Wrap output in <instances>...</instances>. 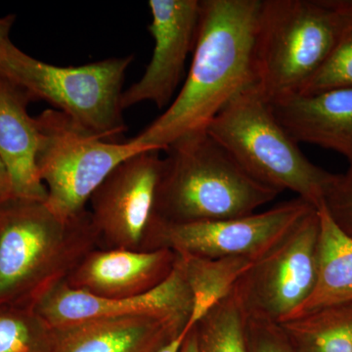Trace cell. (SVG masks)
Wrapping results in <instances>:
<instances>
[{
	"label": "cell",
	"instance_id": "30bf717a",
	"mask_svg": "<svg viewBox=\"0 0 352 352\" xmlns=\"http://www.w3.org/2000/svg\"><path fill=\"white\" fill-rule=\"evenodd\" d=\"M163 157L146 150L120 164L90 196L99 249L140 251L150 220Z\"/></svg>",
	"mask_w": 352,
	"mask_h": 352
},
{
	"label": "cell",
	"instance_id": "ffe728a7",
	"mask_svg": "<svg viewBox=\"0 0 352 352\" xmlns=\"http://www.w3.org/2000/svg\"><path fill=\"white\" fill-rule=\"evenodd\" d=\"M54 329L30 305L0 307V352H53Z\"/></svg>",
	"mask_w": 352,
	"mask_h": 352
},
{
	"label": "cell",
	"instance_id": "83f0119b",
	"mask_svg": "<svg viewBox=\"0 0 352 352\" xmlns=\"http://www.w3.org/2000/svg\"><path fill=\"white\" fill-rule=\"evenodd\" d=\"M189 331L190 330H186V329H185V330L183 331L177 338L171 340V342L166 344V346L162 347V349L157 352H180L183 342H184L185 338H186L187 333H188Z\"/></svg>",
	"mask_w": 352,
	"mask_h": 352
},
{
	"label": "cell",
	"instance_id": "4fadbf2b",
	"mask_svg": "<svg viewBox=\"0 0 352 352\" xmlns=\"http://www.w3.org/2000/svg\"><path fill=\"white\" fill-rule=\"evenodd\" d=\"M177 258L175 252L166 249H95L88 252L64 283L99 298H133L166 281Z\"/></svg>",
	"mask_w": 352,
	"mask_h": 352
},
{
	"label": "cell",
	"instance_id": "5b68a950",
	"mask_svg": "<svg viewBox=\"0 0 352 352\" xmlns=\"http://www.w3.org/2000/svg\"><path fill=\"white\" fill-rule=\"evenodd\" d=\"M207 131L256 182L279 193L289 190L315 208L323 203L333 173L305 156L256 85L229 102Z\"/></svg>",
	"mask_w": 352,
	"mask_h": 352
},
{
	"label": "cell",
	"instance_id": "cb8c5ba5",
	"mask_svg": "<svg viewBox=\"0 0 352 352\" xmlns=\"http://www.w3.org/2000/svg\"><path fill=\"white\" fill-rule=\"evenodd\" d=\"M248 352H294L280 324L245 318Z\"/></svg>",
	"mask_w": 352,
	"mask_h": 352
},
{
	"label": "cell",
	"instance_id": "4316f807",
	"mask_svg": "<svg viewBox=\"0 0 352 352\" xmlns=\"http://www.w3.org/2000/svg\"><path fill=\"white\" fill-rule=\"evenodd\" d=\"M180 352H199L198 339H197L195 327L192 328L188 333H187Z\"/></svg>",
	"mask_w": 352,
	"mask_h": 352
},
{
	"label": "cell",
	"instance_id": "3957f363",
	"mask_svg": "<svg viewBox=\"0 0 352 352\" xmlns=\"http://www.w3.org/2000/svg\"><path fill=\"white\" fill-rule=\"evenodd\" d=\"M164 152L155 219L171 223L238 219L280 194L248 175L207 131L186 134Z\"/></svg>",
	"mask_w": 352,
	"mask_h": 352
},
{
	"label": "cell",
	"instance_id": "5bb4252c",
	"mask_svg": "<svg viewBox=\"0 0 352 352\" xmlns=\"http://www.w3.org/2000/svg\"><path fill=\"white\" fill-rule=\"evenodd\" d=\"M188 321L156 315L92 319L54 329L53 352H157Z\"/></svg>",
	"mask_w": 352,
	"mask_h": 352
},
{
	"label": "cell",
	"instance_id": "7c38bea8",
	"mask_svg": "<svg viewBox=\"0 0 352 352\" xmlns=\"http://www.w3.org/2000/svg\"><path fill=\"white\" fill-rule=\"evenodd\" d=\"M192 307L191 292L177 261L166 281L143 295L118 300L103 298L69 288L63 282L34 305L36 312L52 328L92 319L133 315H156L189 322Z\"/></svg>",
	"mask_w": 352,
	"mask_h": 352
},
{
	"label": "cell",
	"instance_id": "44dd1931",
	"mask_svg": "<svg viewBox=\"0 0 352 352\" xmlns=\"http://www.w3.org/2000/svg\"><path fill=\"white\" fill-rule=\"evenodd\" d=\"M194 327L199 352H248L244 314L232 295L212 308Z\"/></svg>",
	"mask_w": 352,
	"mask_h": 352
},
{
	"label": "cell",
	"instance_id": "8fae6325",
	"mask_svg": "<svg viewBox=\"0 0 352 352\" xmlns=\"http://www.w3.org/2000/svg\"><path fill=\"white\" fill-rule=\"evenodd\" d=\"M148 6L154 50L142 78L122 92V110L147 101L160 110L168 108L184 76L187 57L195 47L201 0H150Z\"/></svg>",
	"mask_w": 352,
	"mask_h": 352
},
{
	"label": "cell",
	"instance_id": "d6986e66",
	"mask_svg": "<svg viewBox=\"0 0 352 352\" xmlns=\"http://www.w3.org/2000/svg\"><path fill=\"white\" fill-rule=\"evenodd\" d=\"M280 326L294 352H352V303L322 308Z\"/></svg>",
	"mask_w": 352,
	"mask_h": 352
},
{
	"label": "cell",
	"instance_id": "e0dca14e",
	"mask_svg": "<svg viewBox=\"0 0 352 352\" xmlns=\"http://www.w3.org/2000/svg\"><path fill=\"white\" fill-rule=\"evenodd\" d=\"M317 210L320 228L316 282L307 302L289 319L352 303V238L333 221L323 203Z\"/></svg>",
	"mask_w": 352,
	"mask_h": 352
},
{
	"label": "cell",
	"instance_id": "484cf974",
	"mask_svg": "<svg viewBox=\"0 0 352 352\" xmlns=\"http://www.w3.org/2000/svg\"><path fill=\"white\" fill-rule=\"evenodd\" d=\"M12 182L3 157L0 154V204L13 198Z\"/></svg>",
	"mask_w": 352,
	"mask_h": 352
},
{
	"label": "cell",
	"instance_id": "7a4b0ae2",
	"mask_svg": "<svg viewBox=\"0 0 352 352\" xmlns=\"http://www.w3.org/2000/svg\"><path fill=\"white\" fill-rule=\"evenodd\" d=\"M99 249L87 208L64 220L45 201L13 197L0 204V307H34Z\"/></svg>",
	"mask_w": 352,
	"mask_h": 352
},
{
	"label": "cell",
	"instance_id": "52a82bcc",
	"mask_svg": "<svg viewBox=\"0 0 352 352\" xmlns=\"http://www.w3.org/2000/svg\"><path fill=\"white\" fill-rule=\"evenodd\" d=\"M133 60V55H129L60 67L25 54L12 80L34 101L47 102L97 138L120 142L127 131L122 118V85Z\"/></svg>",
	"mask_w": 352,
	"mask_h": 352
},
{
	"label": "cell",
	"instance_id": "6da1fadb",
	"mask_svg": "<svg viewBox=\"0 0 352 352\" xmlns=\"http://www.w3.org/2000/svg\"><path fill=\"white\" fill-rule=\"evenodd\" d=\"M261 0H201L191 67L177 96L138 135L136 144L166 151L192 132L207 131L227 104L256 85L254 43Z\"/></svg>",
	"mask_w": 352,
	"mask_h": 352
},
{
	"label": "cell",
	"instance_id": "8992f818",
	"mask_svg": "<svg viewBox=\"0 0 352 352\" xmlns=\"http://www.w3.org/2000/svg\"><path fill=\"white\" fill-rule=\"evenodd\" d=\"M36 120V164L47 190L45 204L67 220L87 208L90 196L120 164L148 148L97 138L68 116L47 109Z\"/></svg>",
	"mask_w": 352,
	"mask_h": 352
},
{
	"label": "cell",
	"instance_id": "9a60e30c",
	"mask_svg": "<svg viewBox=\"0 0 352 352\" xmlns=\"http://www.w3.org/2000/svg\"><path fill=\"white\" fill-rule=\"evenodd\" d=\"M270 104L296 142L332 150L346 157L352 168V87L295 95Z\"/></svg>",
	"mask_w": 352,
	"mask_h": 352
},
{
	"label": "cell",
	"instance_id": "2e32d148",
	"mask_svg": "<svg viewBox=\"0 0 352 352\" xmlns=\"http://www.w3.org/2000/svg\"><path fill=\"white\" fill-rule=\"evenodd\" d=\"M32 95L0 72V154L12 182L14 197L45 201L47 190L36 164L38 129L28 113Z\"/></svg>",
	"mask_w": 352,
	"mask_h": 352
},
{
	"label": "cell",
	"instance_id": "7402d4cb",
	"mask_svg": "<svg viewBox=\"0 0 352 352\" xmlns=\"http://www.w3.org/2000/svg\"><path fill=\"white\" fill-rule=\"evenodd\" d=\"M352 87V24L298 95H311Z\"/></svg>",
	"mask_w": 352,
	"mask_h": 352
},
{
	"label": "cell",
	"instance_id": "603a6c76",
	"mask_svg": "<svg viewBox=\"0 0 352 352\" xmlns=\"http://www.w3.org/2000/svg\"><path fill=\"white\" fill-rule=\"evenodd\" d=\"M323 205L340 230L352 238V168L342 175H333Z\"/></svg>",
	"mask_w": 352,
	"mask_h": 352
},
{
	"label": "cell",
	"instance_id": "277c9868",
	"mask_svg": "<svg viewBox=\"0 0 352 352\" xmlns=\"http://www.w3.org/2000/svg\"><path fill=\"white\" fill-rule=\"evenodd\" d=\"M352 24V0H261L256 85L270 102L298 95Z\"/></svg>",
	"mask_w": 352,
	"mask_h": 352
},
{
	"label": "cell",
	"instance_id": "9c48e42d",
	"mask_svg": "<svg viewBox=\"0 0 352 352\" xmlns=\"http://www.w3.org/2000/svg\"><path fill=\"white\" fill-rule=\"evenodd\" d=\"M314 208L296 198L238 219L171 223L152 217L140 251L166 249L199 258L245 256L256 261Z\"/></svg>",
	"mask_w": 352,
	"mask_h": 352
},
{
	"label": "cell",
	"instance_id": "d4e9b609",
	"mask_svg": "<svg viewBox=\"0 0 352 352\" xmlns=\"http://www.w3.org/2000/svg\"><path fill=\"white\" fill-rule=\"evenodd\" d=\"M16 16L11 14L0 18V72L11 78L25 54L11 41L10 32Z\"/></svg>",
	"mask_w": 352,
	"mask_h": 352
},
{
	"label": "cell",
	"instance_id": "ba28073f",
	"mask_svg": "<svg viewBox=\"0 0 352 352\" xmlns=\"http://www.w3.org/2000/svg\"><path fill=\"white\" fill-rule=\"evenodd\" d=\"M319 228L314 208L238 280L231 295L245 318L280 324L307 302L316 282Z\"/></svg>",
	"mask_w": 352,
	"mask_h": 352
},
{
	"label": "cell",
	"instance_id": "ac0fdd59",
	"mask_svg": "<svg viewBox=\"0 0 352 352\" xmlns=\"http://www.w3.org/2000/svg\"><path fill=\"white\" fill-rule=\"evenodd\" d=\"M254 261L245 256L207 258L178 254V266L193 298L186 330H191L212 308L232 294L238 280Z\"/></svg>",
	"mask_w": 352,
	"mask_h": 352
}]
</instances>
